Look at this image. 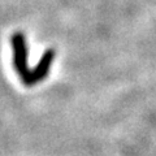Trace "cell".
I'll return each instance as SVG.
<instances>
[{
  "label": "cell",
  "instance_id": "6da1fadb",
  "mask_svg": "<svg viewBox=\"0 0 156 156\" xmlns=\"http://www.w3.org/2000/svg\"><path fill=\"white\" fill-rule=\"evenodd\" d=\"M11 43L13 48V68L22 82H25L31 70L27 66V44L25 34L20 31L14 33L11 38Z\"/></svg>",
  "mask_w": 156,
  "mask_h": 156
},
{
  "label": "cell",
  "instance_id": "7a4b0ae2",
  "mask_svg": "<svg viewBox=\"0 0 156 156\" xmlns=\"http://www.w3.org/2000/svg\"><path fill=\"white\" fill-rule=\"evenodd\" d=\"M55 56H56V51L53 50V48L46 50L44 53L42 55V57L39 58L38 64L34 66V69L30 70V76H29L27 80L23 82V85L26 87H33V86H35L38 82L44 80V78L48 76V73H50L52 62L55 60Z\"/></svg>",
  "mask_w": 156,
  "mask_h": 156
}]
</instances>
